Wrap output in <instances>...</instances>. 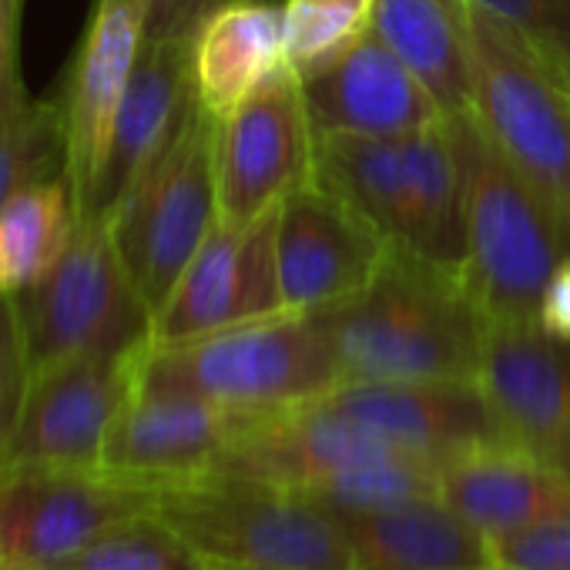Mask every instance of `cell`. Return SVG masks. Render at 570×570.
I'll use <instances>...</instances> for the list:
<instances>
[{"label":"cell","instance_id":"6da1fadb","mask_svg":"<svg viewBox=\"0 0 570 570\" xmlns=\"http://www.w3.org/2000/svg\"><path fill=\"white\" fill-rule=\"evenodd\" d=\"M343 383L480 380L483 316L460 275L390 252L380 275L340 306L313 313Z\"/></svg>","mask_w":570,"mask_h":570},{"label":"cell","instance_id":"7a4b0ae2","mask_svg":"<svg viewBox=\"0 0 570 570\" xmlns=\"http://www.w3.org/2000/svg\"><path fill=\"white\" fill-rule=\"evenodd\" d=\"M466 171L463 289L483 323L530 326L557 265L570 255V222L507 161L476 115L450 118Z\"/></svg>","mask_w":570,"mask_h":570},{"label":"cell","instance_id":"3957f363","mask_svg":"<svg viewBox=\"0 0 570 570\" xmlns=\"http://www.w3.org/2000/svg\"><path fill=\"white\" fill-rule=\"evenodd\" d=\"M155 510L215 570H356L343 520L293 487L208 473L158 487Z\"/></svg>","mask_w":570,"mask_h":570},{"label":"cell","instance_id":"277c9868","mask_svg":"<svg viewBox=\"0 0 570 570\" xmlns=\"http://www.w3.org/2000/svg\"><path fill=\"white\" fill-rule=\"evenodd\" d=\"M138 386L191 393L235 413H278L330 396L340 370L313 313H278L188 343H148Z\"/></svg>","mask_w":570,"mask_h":570},{"label":"cell","instance_id":"5b68a950","mask_svg":"<svg viewBox=\"0 0 570 570\" xmlns=\"http://www.w3.org/2000/svg\"><path fill=\"white\" fill-rule=\"evenodd\" d=\"M31 373L75 356H118L151 343V313L115 245L108 215H78L68 248L18 296Z\"/></svg>","mask_w":570,"mask_h":570},{"label":"cell","instance_id":"8992f818","mask_svg":"<svg viewBox=\"0 0 570 570\" xmlns=\"http://www.w3.org/2000/svg\"><path fill=\"white\" fill-rule=\"evenodd\" d=\"M463 14L480 128L570 222V88L503 21L470 4Z\"/></svg>","mask_w":570,"mask_h":570},{"label":"cell","instance_id":"52a82bcc","mask_svg":"<svg viewBox=\"0 0 570 570\" xmlns=\"http://www.w3.org/2000/svg\"><path fill=\"white\" fill-rule=\"evenodd\" d=\"M215 128L218 118L198 105L175 145L108 215L121 262L151 320L218 225Z\"/></svg>","mask_w":570,"mask_h":570},{"label":"cell","instance_id":"ba28073f","mask_svg":"<svg viewBox=\"0 0 570 570\" xmlns=\"http://www.w3.org/2000/svg\"><path fill=\"white\" fill-rule=\"evenodd\" d=\"M158 487L105 466H0V537L8 570H65L125 517L155 510Z\"/></svg>","mask_w":570,"mask_h":570},{"label":"cell","instance_id":"9c48e42d","mask_svg":"<svg viewBox=\"0 0 570 570\" xmlns=\"http://www.w3.org/2000/svg\"><path fill=\"white\" fill-rule=\"evenodd\" d=\"M316 175V135L299 71L285 61L215 128L218 222L245 225Z\"/></svg>","mask_w":570,"mask_h":570},{"label":"cell","instance_id":"30bf717a","mask_svg":"<svg viewBox=\"0 0 570 570\" xmlns=\"http://www.w3.org/2000/svg\"><path fill=\"white\" fill-rule=\"evenodd\" d=\"M278 205L245 225H215L175 293L151 320V346L188 343L228 326L289 313L278 285Z\"/></svg>","mask_w":570,"mask_h":570},{"label":"cell","instance_id":"8fae6325","mask_svg":"<svg viewBox=\"0 0 570 570\" xmlns=\"http://www.w3.org/2000/svg\"><path fill=\"white\" fill-rule=\"evenodd\" d=\"M393 242L350 202L309 181L278 205V285L289 313H320L360 296Z\"/></svg>","mask_w":570,"mask_h":570},{"label":"cell","instance_id":"7c38bea8","mask_svg":"<svg viewBox=\"0 0 570 570\" xmlns=\"http://www.w3.org/2000/svg\"><path fill=\"white\" fill-rule=\"evenodd\" d=\"M148 346L118 356H75L31 373L8 463L101 466L115 416L128 403Z\"/></svg>","mask_w":570,"mask_h":570},{"label":"cell","instance_id":"4fadbf2b","mask_svg":"<svg viewBox=\"0 0 570 570\" xmlns=\"http://www.w3.org/2000/svg\"><path fill=\"white\" fill-rule=\"evenodd\" d=\"M299 81L316 138H410L446 121L436 98L373 28Z\"/></svg>","mask_w":570,"mask_h":570},{"label":"cell","instance_id":"5bb4252c","mask_svg":"<svg viewBox=\"0 0 570 570\" xmlns=\"http://www.w3.org/2000/svg\"><path fill=\"white\" fill-rule=\"evenodd\" d=\"M480 386L507 443L570 476V343L537 323H487Z\"/></svg>","mask_w":570,"mask_h":570},{"label":"cell","instance_id":"9a60e30c","mask_svg":"<svg viewBox=\"0 0 570 570\" xmlns=\"http://www.w3.org/2000/svg\"><path fill=\"white\" fill-rule=\"evenodd\" d=\"M195 108V38L145 41L118 105L101 171L78 215H111L175 145Z\"/></svg>","mask_w":570,"mask_h":570},{"label":"cell","instance_id":"2e32d148","mask_svg":"<svg viewBox=\"0 0 570 570\" xmlns=\"http://www.w3.org/2000/svg\"><path fill=\"white\" fill-rule=\"evenodd\" d=\"M248 416L191 393L145 390L135 383L111 423L101 466L151 487L208 476Z\"/></svg>","mask_w":570,"mask_h":570},{"label":"cell","instance_id":"e0dca14e","mask_svg":"<svg viewBox=\"0 0 570 570\" xmlns=\"http://www.w3.org/2000/svg\"><path fill=\"white\" fill-rule=\"evenodd\" d=\"M148 4L151 0H95L58 95L68 125V185L78 208L101 171L118 105L145 45Z\"/></svg>","mask_w":570,"mask_h":570},{"label":"cell","instance_id":"ac0fdd59","mask_svg":"<svg viewBox=\"0 0 570 570\" xmlns=\"http://www.w3.org/2000/svg\"><path fill=\"white\" fill-rule=\"evenodd\" d=\"M323 400L386 443L440 466L470 450L507 443L480 380L343 383Z\"/></svg>","mask_w":570,"mask_h":570},{"label":"cell","instance_id":"d6986e66","mask_svg":"<svg viewBox=\"0 0 570 570\" xmlns=\"http://www.w3.org/2000/svg\"><path fill=\"white\" fill-rule=\"evenodd\" d=\"M440 497L490 540L570 517V476L510 443L480 446L446 460Z\"/></svg>","mask_w":570,"mask_h":570},{"label":"cell","instance_id":"ffe728a7","mask_svg":"<svg viewBox=\"0 0 570 570\" xmlns=\"http://www.w3.org/2000/svg\"><path fill=\"white\" fill-rule=\"evenodd\" d=\"M356 570H493V540L443 497L343 513Z\"/></svg>","mask_w":570,"mask_h":570},{"label":"cell","instance_id":"44dd1931","mask_svg":"<svg viewBox=\"0 0 570 570\" xmlns=\"http://www.w3.org/2000/svg\"><path fill=\"white\" fill-rule=\"evenodd\" d=\"M285 65V8L275 0H235L195 35L198 105L225 118Z\"/></svg>","mask_w":570,"mask_h":570},{"label":"cell","instance_id":"7402d4cb","mask_svg":"<svg viewBox=\"0 0 570 570\" xmlns=\"http://www.w3.org/2000/svg\"><path fill=\"white\" fill-rule=\"evenodd\" d=\"M373 31L423 81L446 118L476 111L463 0H376Z\"/></svg>","mask_w":570,"mask_h":570},{"label":"cell","instance_id":"603a6c76","mask_svg":"<svg viewBox=\"0 0 570 570\" xmlns=\"http://www.w3.org/2000/svg\"><path fill=\"white\" fill-rule=\"evenodd\" d=\"M316 185L350 202L366 215L396 248L410 225V138H316Z\"/></svg>","mask_w":570,"mask_h":570},{"label":"cell","instance_id":"cb8c5ba5","mask_svg":"<svg viewBox=\"0 0 570 570\" xmlns=\"http://www.w3.org/2000/svg\"><path fill=\"white\" fill-rule=\"evenodd\" d=\"M75 225L78 205L68 178L35 185L0 205V296H21L45 278Z\"/></svg>","mask_w":570,"mask_h":570},{"label":"cell","instance_id":"d4e9b609","mask_svg":"<svg viewBox=\"0 0 570 570\" xmlns=\"http://www.w3.org/2000/svg\"><path fill=\"white\" fill-rule=\"evenodd\" d=\"M440 473L443 466L436 460L396 450V453L340 466L313 480L303 493L323 503L326 510H333L336 517L376 513V510L440 497Z\"/></svg>","mask_w":570,"mask_h":570},{"label":"cell","instance_id":"484cf974","mask_svg":"<svg viewBox=\"0 0 570 570\" xmlns=\"http://www.w3.org/2000/svg\"><path fill=\"white\" fill-rule=\"evenodd\" d=\"M58 178H68L65 111L58 98H28L18 111L0 118V205Z\"/></svg>","mask_w":570,"mask_h":570},{"label":"cell","instance_id":"4316f807","mask_svg":"<svg viewBox=\"0 0 570 570\" xmlns=\"http://www.w3.org/2000/svg\"><path fill=\"white\" fill-rule=\"evenodd\" d=\"M65 570H215L158 510L118 520Z\"/></svg>","mask_w":570,"mask_h":570},{"label":"cell","instance_id":"83f0119b","mask_svg":"<svg viewBox=\"0 0 570 570\" xmlns=\"http://www.w3.org/2000/svg\"><path fill=\"white\" fill-rule=\"evenodd\" d=\"M285 61L299 75L373 28L376 0H285Z\"/></svg>","mask_w":570,"mask_h":570},{"label":"cell","instance_id":"f1b7e54d","mask_svg":"<svg viewBox=\"0 0 570 570\" xmlns=\"http://www.w3.org/2000/svg\"><path fill=\"white\" fill-rule=\"evenodd\" d=\"M503 21L533 58L570 88V0H463Z\"/></svg>","mask_w":570,"mask_h":570},{"label":"cell","instance_id":"f546056e","mask_svg":"<svg viewBox=\"0 0 570 570\" xmlns=\"http://www.w3.org/2000/svg\"><path fill=\"white\" fill-rule=\"evenodd\" d=\"M28 390H31V360H28L21 303L18 296H0V466L8 460L14 430L21 423Z\"/></svg>","mask_w":570,"mask_h":570},{"label":"cell","instance_id":"4dcf8cb0","mask_svg":"<svg viewBox=\"0 0 570 570\" xmlns=\"http://www.w3.org/2000/svg\"><path fill=\"white\" fill-rule=\"evenodd\" d=\"M493 563L500 570H570V517L493 537Z\"/></svg>","mask_w":570,"mask_h":570},{"label":"cell","instance_id":"1f68e13d","mask_svg":"<svg viewBox=\"0 0 570 570\" xmlns=\"http://www.w3.org/2000/svg\"><path fill=\"white\" fill-rule=\"evenodd\" d=\"M21 14L24 0H0V118L28 101L21 81Z\"/></svg>","mask_w":570,"mask_h":570},{"label":"cell","instance_id":"d6a6232c","mask_svg":"<svg viewBox=\"0 0 570 570\" xmlns=\"http://www.w3.org/2000/svg\"><path fill=\"white\" fill-rule=\"evenodd\" d=\"M235 0H151L145 18V41L195 38L198 28Z\"/></svg>","mask_w":570,"mask_h":570},{"label":"cell","instance_id":"836d02e7","mask_svg":"<svg viewBox=\"0 0 570 570\" xmlns=\"http://www.w3.org/2000/svg\"><path fill=\"white\" fill-rule=\"evenodd\" d=\"M537 326L547 336L570 343V255L557 265V272L547 282L537 309Z\"/></svg>","mask_w":570,"mask_h":570},{"label":"cell","instance_id":"e575fe53","mask_svg":"<svg viewBox=\"0 0 570 570\" xmlns=\"http://www.w3.org/2000/svg\"><path fill=\"white\" fill-rule=\"evenodd\" d=\"M0 570H8V557H4V537H0Z\"/></svg>","mask_w":570,"mask_h":570},{"label":"cell","instance_id":"d590c367","mask_svg":"<svg viewBox=\"0 0 570 570\" xmlns=\"http://www.w3.org/2000/svg\"><path fill=\"white\" fill-rule=\"evenodd\" d=\"M493 570H500V567H493Z\"/></svg>","mask_w":570,"mask_h":570}]
</instances>
